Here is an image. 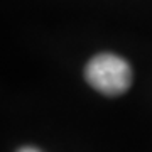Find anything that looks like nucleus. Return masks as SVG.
Segmentation results:
<instances>
[{"label":"nucleus","mask_w":152,"mask_h":152,"mask_svg":"<svg viewBox=\"0 0 152 152\" xmlns=\"http://www.w3.org/2000/svg\"><path fill=\"white\" fill-rule=\"evenodd\" d=\"M17 152H39L37 149H34V147H24V149H20V151Z\"/></svg>","instance_id":"2"},{"label":"nucleus","mask_w":152,"mask_h":152,"mask_svg":"<svg viewBox=\"0 0 152 152\" xmlns=\"http://www.w3.org/2000/svg\"><path fill=\"white\" fill-rule=\"evenodd\" d=\"M85 78L103 95H122L130 88L132 71L125 59L115 54H98L86 64Z\"/></svg>","instance_id":"1"}]
</instances>
